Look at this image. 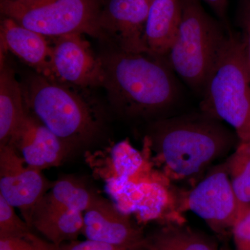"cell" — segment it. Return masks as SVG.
I'll return each instance as SVG.
<instances>
[{
  "mask_svg": "<svg viewBox=\"0 0 250 250\" xmlns=\"http://www.w3.org/2000/svg\"><path fill=\"white\" fill-rule=\"evenodd\" d=\"M213 10L220 19L225 21L228 11V0H203Z\"/></svg>",
  "mask_w": 250,
  "mask_h": 250,
  "instance_id": "obj_24",
  "label": "cell"
},
{
  "mask_svg": "<svg viewBox=\"0 0 250 250\" xmlns=\"http://www.w3.org/2000/svg\"><path fill=\"white\" fill-rule=\"evenodd\" d=\"M36 236L25 220L20 218L4 197L0 195V237L29 238Z\"/></svg>",
  "mask_w": 250,
  "mask_h": 250,
  "instance_id": "obj_20",
  "label": "cell"
},
{
  "mask_svg": "<svg viewBox=\"0 0 250 250\" xmlns=\"http://www.w3.org/2000/svg\"><path fill=\"white\" fill-rule=\"evenodd\" d=\"M146 143L166 177L182 181L198 175L226 156L239 140L221 121L202 111L155 120Z\"/></svg>",
  "mask_w": 250,
  "mask_h": 250,
  "instance_id": "obj_1",
  "label": "cell"
},
{
  "mask_svg": "<svg viewBox=\"0 0 250 250\" xmlns=\"http://www.w3.org/2000/svg\"><path fill=\"white\" fill-rule=\"evenodd\" d=\"M82 234L91 241L145 250L146 236L141 230L112 202L99 195L83 213Z\"/></svg>",
  "mask_w": 250,
  "mask_h": 250,
  "instance_id": "obj_11",
  "label": "cell"
},
{
  "mask_svg": "<svg viewBox=\"0 0 250 250\" xmlns=\"http://www.w3.org/2000/svg\"><path fill=\"white\" fill-rule=\"evenodd\" d=\"M181 18L180 0L152 1L144 34L147 54L166 59L178 35Z\"/></svg>",
  "mask_w": 250,
  "mask_h": 250,
  "instance_id": "obj_15",
  "label": "cell"
},
{
  "mask_svg": "<svg viewBox=\"0 0 250 250\" xmlns=\"http://www.w3.org/2000/svg\"><path fill=\"white\" fill-rule=\"evenodd\" d=\"M52 184L41 170L27 166L14 147L0 146V195L21 210L27 224L31 210Z\"/></svg>",
  "mask_w": 250,
  "mask_h": 250,
  "instance_id": "obj_9",
  "label": "cell"
},
{
  "mask_svg": "<svg viewBox=\"0 0 250 250\" xmlns=\"http://www.w3.org/2000/svg\"><path fill=\"white\" fill-rule=\"evenodd\" d=\"M243 39V45H244L243 50H244L245 62H246L247 69H248L250 76V22L248 24L246 34Z\"/></svg>",
  "mask_w": 250,
  "mask_h": 250,
  "instance_id": "obj_25",
  "label": "cell"
},
{
  "mask_svg": "<svg viewBox=\"0 0 250 250\" xmlns=\"http://www.w3.org/2000/svg\"><path fill=\"white\" fill-rule=\"evenodd\" d=\"M231 232L235 250H250V206L240 209Z\"/></svg>",
  "mask_w": 250,
  "mask_h": 250,
  "instance_id": "obj_21",
  "label": "cell"
},
{
  "mask_svg": "<svg viewBox=\"0 0 250 250\" xmlns=\"http://www.w3.org/2000/svg\"><path fill=\"white\" fill-rule=\"evenodd\" d=\"M146 250H218L209 237L181 225H166L145 238Z\"/></svg>",
  "mask_w": 250,
  "mask_h": 250,
  "instance_id": "obj_17",
  "label": "cell"
},
{
  "mask_svg": "<svg viewBox=\"0 0 250 250\" xmlns=\"http://www.w3.org/2000/svg\"><path fill=\"white\" fill-rule=\"evenodd\" d=\"M240 207L250 206V144L240 143L225 162Z\"/></svg>",
  "mask_w": 250,
  "mask_h": 250,
  "instance_id": "obj_19",
  "label": "cell"
},
{
  "mask_svg": "<svg viewBox=\"0 0 250 250\" xmlns=\"http://www.w3.org/2000/svg\"><path fill=\"white\" fill-rule=\"evenodd\" d=\"M101 0H1L5 18L47 37L73 34L102 35L99 26Z\"/></svg>",
  "mask_w": 250,
  "mask_h": 250,
  "instance_id": "obj_6",
  "label": "cell"
},
{
  "mask_svg": "<svg viewBox=\"0 0 250 250\" xmlns=\"http://www.w3.org/2000/svg\"><path fill=\"white\" fill-rule=\"evenodd\" d=\"M6 1H30V0H6Z\"/></svg>",
  "mask_w": 250,
  "mask_h": 250,
  "instance_id": "obj_26",
  "label": "cell"
},
{
  "mask_svg": "<svg viewBox=\"0 0 250 250\" xmlns=\"http://www.w3.org/2000/svg\"><path fill=\"white\" fill-rule=\"evenodd\" d=\"M50 250H145L133 249L125 247L115 246L103 242L86 239L83 241H74L63 243L61 246L52 244Z\"/></svg>",
  "mask_w": 250,
  "mask_h": 250,
  "instance_id": "obj_23",
  "label": "cell"
},
{
  "mask_svg": "<svg viewBox=\"0 0 250 250\" xmlns=\"http://www.w3.org/2000/svg\"><path fill=\"white\" fill-rule=\"evenodd\" d=\"M102 60L103 86L112 106L123 116H161L177 103L178 85L166 59L116 49Z\"/></svg>",
  "mask_w": 250,
  "mask_h": 250,
  "instance_id": "obj_2",
  "label": "cell"
},
{
  "mask_svg": "<svg viewBox=\"0 0 250 250\" xmlns=\"http://www.w3.org/2000/svg\"><path fill=\"white\" fill-rule=\"evenodd\" d=\"M1 51H10L36 70V73L54 80L52 71V46L47 36L4 18L1 24Z\"/></svg>",
  "mask_w": 250,
  "mask_h": 250,
  "instance_id": "obj_13",
  "label": "cell"
},
{
  "mask_svg": "<svg viewBox=\"0 0 250 250\" xmlns=\"http://www.w3.org/2000/svg\"><path fill=\"white\" fill-rule=\"evenodd\" d=\"M11 146L27 166L42 171L62 164L71 148L28 113Z\"/></svg>",
  "mask_w": 250,
  "mask_h": 250,
  "instance_id": "obj_12",
  "label": "cell"
},
{
  "mask_svg": "<svg viewBox=\"0 0 250 250\" xmlns=\"http://www.w3.org/2000/svg\"><path fill=\"white\" fill-rule=\"evenodd\" d=\"M50 243L38 236L22 238L0 237V250H48Z\"/></svg>",
  "mask_w": 250,
  "mask_h": 250,
  "instance_id": "obj_22",
  "label": "cell"
},
{
  "mask_svg": "<svg viewBox=\"0 0 250 250\" xmlns=\"http://www.w3.org/2000/svg\"><path fill=\"white\" fill-rule=\"evenodd\" d=\"M178 35L166 57L171 68L202 96L223 55L229 36L200 0H180Z\"/></svg>",
  "mask_w": 250,
  "mask_h": 250,
  "instance_id": "obj_3",
  "label": "cell"
},
{
  "mask_svg": "<svg viewBox=\"0 0 250 250\" xmlns=\"http://www.w3.org/2000/svg\"><path fill=\"white\" fill-rule=\"evenodd\" d=\"M185 206L214 232L225 234L231 231L241 207L225 163L210 171L188 192Z\"/></svg>",
  "mask_w": 250,
  "mask_h": 250,
  "instance_id": "obj_7",
  "label": "cell"
},
{
  "mask_svg": "<svg viewBox=\"0 0 250 250\" xmlns=\"http://www.w3.org/2000/svg\"><path fill=\"white\" fill-rule=\"evenodd\" d=\"M151 4L149 0H108L99 17L102 34L113 39L117 49L147 54L144 34Z\"/></svg>",
  "mask_w": 250,
  "mask_h": 250,
  "instance_id": "obj_10",
  "label": "cell"
},
{
  "mask_svg": "<svg viewBox=\"0 0 250 250\" xmlns=\"http://www.w3.org/2000/svg\"><path fill=\"white\" fill-rule=\"evenodd\" d=\"M28 225L59 246L77 241L82 234L83 213L58 207L44 195L31 210Z\"/></svg>",
  "mask_w": 250,
  "mask_h": 250,
  "instance_id": "obj_14",
  "label": "cell"
},
{
  "mask_svg": "<svg viewBox=\"0 0 250 250\" xmlns=\"http://www.w3.org/2000/svg\"><path fill=\"white\" fill-rule=\"evenodd\" d=\"M149 1H150L151 2H152V1H155V0H149Z\"/></svg>",
  "mask_w": 250,
  "mask_h": 250,
  "instance_id": "obj_27",
  "label": "cell"
},
{
  "mask_svg": "<svg viewBox=\"0 0 250 250\" xmlns=\"http://www.w3.org/2000/svg\"><path fill=\"white\" fill-rule=\"evenodd\" d=\"M45 196L58 207L83 213L98 195L81 181L65 177L54 182Z\"/></svg>",
  "mask_w": 250,
  "mask_h": 250,
  "instance_id": "obj_18",
  "label": "cell"
},
{
  "mask_svg": "<svg viewBox=\"0 0 250 250\" xmlns=\"http://www.w3.org/2000/svg\"><path fill=\"white\" fill-rule=\"evenodd\" d=\"M28 115L23 89L14 70L1 57L0 72V146L14 141Z\"/></svg>",
  "mask_w": 250,
  "mask_h": 250,
  "instance_id": "obj_16",
  "label": "cell"
},
{
  "mask_svg": "<svg viewBox=\"0 0 250 250\" xmlns=\"http://www.w3.org/2000/svg\"><path fill=\"white\" fill-rule=\"evenodd\" d=\"M77 88L39 74L22 88L32 116L71 149L93 139L100 125L95 106Z\"/></svg>",
  "mask_w": 250,
  "mask_h": 250,
  "instance_id": "obj_4",
  "label": "cell"
},
{
  "mask_svg": "<svg viewBox=\"0 0 250 250\" xmlns=\"http://www.w3.org/2000/svg\"><path fill=\"white\" fill-rule=\"evenodd\" d=\"M243 48V37L230 31L202 95L201 108L231 126L240 143L250 144V76Z\"/></svg>",
  "mask_w": 250,
  "mask_h": 250,
  "instance_id": "obj_5",
  "label": "cell"
},
{
  "mask_svg": "<svg viewBox=\"0 0 250 250\" xmlns=\"http://www.w3.org/2000/svg\"><path fill=\"white\" fill-rule=\"evenodd\" d=\"M52 65L54 80L80 88L103 86V60L97 58L83 34L54 38Z\"/></svg>",
  "mask_w": 250,
  "mask_h": 250,
  "instance_id": "obj_8",
  "label": "cell"
}]
</instances>
